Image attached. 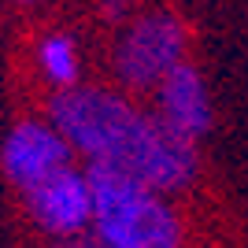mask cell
Segmentation results:
<instances>
[{"label":"cell","instance_id":"5b68a950","mask_svg":"<svg viewBox=\"0 0 248 248\" xmlns=\"http://www.w3.org/2000/svg\"><path fill=\"white\" fill-rule=\"evenodd\" d=\"M30 215L41 222L48 233L71 237L78 230L93 222V193H89V178L78 170H60V174L45 178L41 186H33L26 193Z\"/></svg>","mask_w":248,"mask_h":248},{"label":"cell","instance_id":"7a4b0ae2","mask_svg":"<svg viewBox=\"0 0 248 248\" xmlns=\"http://www.w3.org/2000/svg\"><path fill=\"white\" fill-rule=\"evenodd\" d=\"M93 226L104 248H178L182 226L155 189L108 167H89Z\"/></svg>","mask_w":248,"mask_h":248},{"label":"cell","instance_id":"52a82bcc","mask_svg":"<svg viewBox=\"0 0 248 248\" xmlns=\"http://www.w3.org/2000/svg\"><path fill=\"white\" fill-rule=\"evenodd\" d=\"M37 60H41V71L48 74L56 85L74 89V78H78V52H74V41H71V37H63V33L45 37V41H41V52H37Z\"/></svg>","mask_w":248,"mask_h":248},{"label":"cell","instance_id":"277c9868","mask_svg":"<svg viewBox=\"0 0 248 248\" xmlns=\"http://www.w3.org/2000/svg\"><path fill=\"white\" fill-rule=\"evenodd\" d=\"M4 174L30 193L33 186H41L45 178L60 174L71 167V145L56 134V126L45 123H19L4 141Z\"/></svg>","mask_w":248,"mask_h":248},{"label":"cell","instance_id":"ba28073f","mask_svg":"<svg viewBox=\"0 0 248 248\" xmlns=\"http://www.w3.org/2000/svg\"><path fill=\"white\" fill-rule=\"evenodd\" d=\"M134 8V0H104V11L108 15H123V11Z\"/></svg>","mask_w":248,"mask_h":248},{"label":"cell","instance_id":"6da1fadb","mask_svg":"<svg viewBox=\"0 0 248 248\" xmlns=\"http://www.w3.org/2000/svg\"><path fill=\"white\" fill-rule=\"evenodd\" d=\"M52 126L71 152L89 155V167H108L155 193L186 189L197 174L193 141L104 89H63L52 100Z\"/></svg>","mask_w":248,"mask_h":248},{"label":"cell","instance_id":"8992f818","mask_svg":"<svg viewBox=\"0 0 248 248\" xmlns=\"http://www.w3.org/2000/svg\"><path fill=\"white\" fill-rule=\"evenodd\" d=\"M159 119H163L178 137L197 141L211 126V108H207V93L200 82L197 67L178 63L174 71L159 82Z\"/></svg>","mask_w":248,"mask_h":248},{"label":"cell","instance_id":"3957f363","mask_svg":"<svg viewBox=\"0 0 248 248\" xmlns=\"http://www.w3.org/2000/svg\"><path fill=\"white\" fill-rule=\"evenodd\" d=\"M182 48H186V26L174 15L167 11L145 15L119 41V52H115L119 78L134 89H152L182 63Z\"/></svg>","mask_w":248,"mask_h":248}]
</instances>
